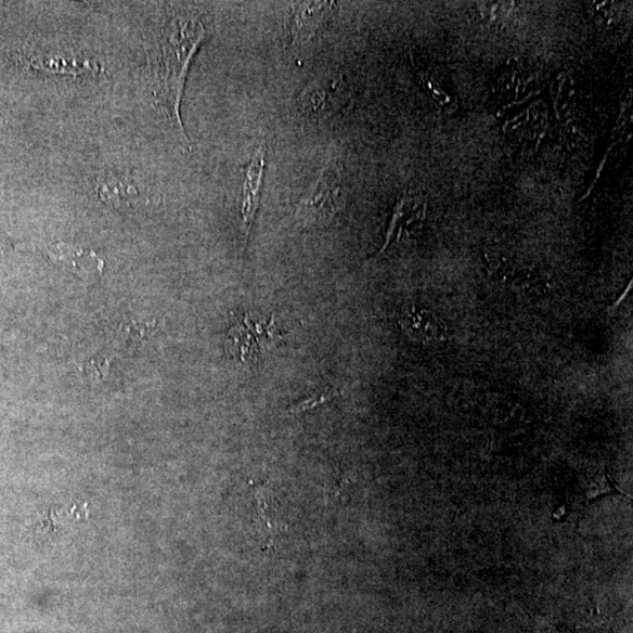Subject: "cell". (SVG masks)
I'll list each match as a JSON object with an SVG mask.
<instances>
[{
	"instance_id": "277c9868",
	"label": "cell",
	"mask_w": 633,
	"mask_h": 633,
	"mask_svg": "<svg viewBox=\"0 0 633 633\" xmlns=\"http://www.w3.org/2000/svg\"><path fill=\"white\" fill-rule=\"evenodd\" d=\"M267 150L262 145L258 147L246 168H244V181L241 198V219L244 233V248L247 249L258 208H260L263 182L266 176Z\"/></svg>"
},
{
	"instance_id": "6da1fadb",
	"label": "cell",
	"mask_w": 633,
	"mask_h": 633,
	"mask_svg": "<svg viewBox=\"0 0 633 633\" xmlns=\"http://www.w3.org/2000/svg\"><path fill=\"white\" fill-rule=\"evenodd\" d=\"M209 37L206 24L192 13H180L164 26L153 56L154 96L180 138L189 145L181 120V100L190 66Z\"/></svg>"
},
{
	"instance_id": "3957f363",
	"label": "cell",
	"mask_w": 633,
	"mask_h": 633,
	"mask_svg": "<svg viewBox=\"0 0 633 633\" xmlns=\"http://www.w3.org/2000/svg\"><path fill=\"white\" fill-rule=\"evenodd\" d=\"M282 336L275 319L264 320L261 316L247 314L243 324H238L229 334V348L242 363L253 364L276 349Z\"/></svg>"
},
{
	"instance_id": "7a4b0ae2",
	"label": "cell",
	"mask_w": 633,
	"mask_h": 633,
	"mask_svg": "<svg viewBox=\"0 0 633 633\" xmlns=\"http://www.w3.org/2000/svg\"><path fill=\"white\" fill-rule=\"evenodd\" d=\"M343 166L334 157L322 171L319 180L301 197L295 211V222L299 228L325 229L334 225L345 210Z\"/></svg>"
},
{
	"instance_id": "5b68a950",
	"label": "cell",
	"mask_w": 633,
	"mask_h": 633,
	"mask_svg": "<svg viewBox=\"0 0 633 633\" xmlns=\"http://www.w3.org/2000/svg\"><path fill=\"white\" fill-rule=\"evenodd\" d=\"M335 2H298L293 5L294 21L292 27L295 47L307 44L313 39L325 23L333 16Z\"/></svg>"
},
{
	"instance_id": "8992f818",
	"label": "cell",
	"mask_w": 633,
	"mask_h": 633,
	"mask_svg": "<svg viewBox=\"0 0 633 633\" xmlns=\"http://www.w3.org/2000/svg\"><path fill=\"white\" fill-rule=\"evenodd\" d=\"M426 216V206L421 196L406 194L402 196L395 207L390 227L387 229V235L384 246L380 250L370 258H376L383 255L393 243L400 241L402 235L410 232V229L423 222Z\"/></svg>"
},
{
	"instance_id": "7c38bea8",
	"label": "cell",
	"mask_w": 633,
	"mask_h": 633,
	"mask_svg": "<svg viewBox=\"0 0 633 633\" xmlns=\"http://www.w3.org/2000/svg\"><path fill=\"white\" fill-rule=\"evenodd\" d=\"M631 285H632V281L630 282V285L626 287L625 292L623 293V295L621 296V298H618V300L616 301V303L611 307V309L609 310V312H613L617 310L618 307H620V305L622 303V301L625 299L626 295L631 292Z\"/></svg>"
},
{
	"instance_id": "30bf717a",
	"label": "cell",
	"mask_w": 633,
	"mask_h": 633,
	"mask_svg": "<svg viewBox=\"0 0 633 633\" xmlns=\"http://www.w3.org/2000/svg\"><path fill=\"white\" fill-rule=\"evenodd\" d=\"M28 64L35 69H44L50 72H57V74H68V75H81L83 72L89 74L98 69V65H93L89 61H83L82 63L67 61H56V60H39V57H33Z\"/></svg>"
},
{
	"instance_id": "9c48e42d",
	"label": "cell",
	"mask_w": 633,
	"mask_h": 633,
	"mask_svg": "<svg viewBox=\"0 0 633 633\" xmlns=\"http://www.w3.org/2000/svg\"><path fill=\"white\" fill-rule=\"evenodd\" d=\"M99 195L107 205L120 206L138 195V190L131 183L117 178L105 180L99 186Z\"/></svg>"
},
{
	"instance_id": "ba28073f",
	"label": "cell",
	"mask_w": 633,
	"mask_h": 633,
	"mask_svg": "<svg viewBox=\"0 0 633 633\" xmlns=\"http://www.w3.org/2000/svg\"><path fill=\"white\" fill-rule=\"evenodd\" d=\"M49 253L55 263L67 266L75 271L88 270V267L93 264L103 268V262L99 260L93 251H85L81 248L68 246L63 242L53 244Z\"/></svg>"
},
{
	"instance_id": "52a82bcc",
	"label": "cell",
	"mask_w": 633,
	"mask_h": 633,
	"mask_svg": "<svg viewBox=\"0 0 633 633\" xmlns=\"http://www.w3.org/2000/svg\"><path fill=\"white\" fill-rule=\"evenodd\" d=\"M400 326L414 340L428 343L438 338L439 330L434 316L423 310H409L400 320Z\"/></svg>"
},
{
	"instance_id": "8fae6325",
	"label": "cell",
	"mask_w": 633,
	"mask_h": 633,
	"mask_svg": "<svg viewBox=\"0 0 633 633\" xmlns=\"http://www.w3.org/2000/svg\"><path fill=\"white\" fill-rule=\"evenodd\" d=\"M337 396V392L325 388V390L316 391L311 393L308 398L297 402L287 412L294 415H299L312 409L319 408L326 404L327 401L333 400Z\"/></svg>"
}]
</instances>
